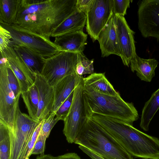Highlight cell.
Instances as JSON below:
<instances>
[{
  "label": "cell",
  "mask_w": 159,
  "mask_h": 159,
  "mask_svg": "<svg viewBox=\"0 0 159 159\" xmlns=\"http://www.w3.org/2000/svg\"><path fill=\"white\" fill-rule=\"evenodd\" d=\"M159 109V88L154 92L145 102L142 109L140 126L145 131H148L150 123Z\"/></svg>",
  "instance_id": "21"
},
{
  "label": "cell",
  "mask_w": 159,
  "mask_h": 159,
  "mask_svg": "<svg viewBox=\"0 0 159 159\" xmlns=\"http://www.w3.org/2000/svg\"><path fill=\"white\" fill-rule=\"evenodd\" d=\"M78 61L76 67V73L79 75L94 73V60H89L83 52L77 53Z\"/></svg>",
  "instance_id": "25"
},
{
  "label": "cell",
  "mask_w": 159,
  "mask_h": 159,
  "mask_svg": "<svg viewBox=\"0 0 159 159\" xmlns=\"http://www.w3.org/2000/svg\"><path fill=\"white\" fill-rule=\"evenodd\" d=\"M88 118L82 79L74 90L70 109L64 120L63 131L68 143H75L78 133Z\"/></svg>",
  "instance_id": "6"
},
{
  "label": "cell",
  "mask_w": 159,
  "mask_h": 159,
  "mask_svg": "<svg viewBox=\"0 0 159 159\" xmlns=\"http://www.w3.org/2000/svg\"><path fill=\"white\" fill-rule=\"evenodd\" d=\"M55 159H81V158L77 153L71 152L55 157Z\"/></svg>",
  "instance_id": "34"
},
{
  "label": "cell",
  "mask_w": 159,
  "mask_h": 159,
  "mask_svg": "<svg viewBox=\"0 0 159 159\" xmlns=\"http://www.w3.org/2000/svg\"><path fill=\"white\" fill-rule=\"evenodd\" d=\"M119 45L124 65L129 67L131 59L137 54L134 35L135 32L128 25L124 16L114 15Z\"/></svg>",
  "instance_id": "11"
},
{
  "label": "cell",
  "mask_w": 159,
  "mask_h": 159,
  "mask_svg": "<svg viewBox=\"0 0 159 159\" xmlns=\"http://www.w3.org/2000/svg\"><path fill=\"white\" fill-rule=\"evenodd\" d=\"M59 120L56 116V113L52 112L47 118L43 119L40 133L48 138L52 128Z\"/></svg>",
  "instance_id": "26"
},
{
  "label": "cell",
  "mask_w": 159,
  "mask_h": 159,
  "mask_svg": "<svg viewBox=\"0 0 159 159\" xmlns=\"http://www.w3.org/2000/svg\"><path fill=\"white\" fill-rule=\"evenodd\" d=\"M97 40L99 44L102 57L114 54L122 59L117 38L114 15L101 31Z\"/></svg>",
  "instance_id": "14"
},
{
  "label": "cell",
  "mask_w": 159,
  "mask_h": 159,
  "mask_svg": "<svg viewBox=\"0 0 159 159\" xmlns=\"http://www.w3.org/2000/svg\"><path fill=\"white\" fill-rule=\"evenodd\" d=\"M40 122L22 112L18 106L14 126L8 128L11 143L10 159H24L28 144Z\"/></svg>",
  "instance_id": "5"
},
{
  "label": "cell",
  "mask_w": 159,
  "mask_h": 159,
  "mask_svg": "<svg viewBox=\"0 0 159 159\" xmlns=\"http://www.w3.org/2000/svg\"><path fill=\"white\" fill-rule=\"evenodd\" d=\"M43 120V119L40 121L28 144L25 153L24 159H29L31 155V152L40 131Z\"/></svg>",
  "instance_id": "30"
},
{
  "label": "cell",
  "mask_w": 159,
  "mask_h": 159,
  "mask_svg": "<svg viewBox=\"0 0 159 159\" xmlns=\"http://www.w3.org/2000/svg\"><path fill=\"white\" fill-rule=\"evenodd\" d=\"M20 0H0V23L15 24Z\"/></svg>",
  "instance_id": "22"
},
{
  "label": "cell",
  "mask_w": 159,
  "mask_h": 159,
  "mask_svg": "<svg viewBox=\"0 0 159 159\" xmlns=\"http://www.w3.org/2000/svg\"><path fill=\"white\" fill-rule=\"evenodd\" d=\"M113 0H93L86 14V29L93 42L113 15Z\"/></svg>",
  "instance_id": "9"
},
{
  "label": "cell",
  "mask_w": 159,
  "mask_h": 159,
  "mask_svg": "<svg viewBox=\"0 0 159 159\" xmlns=\"http://www.w3.org/2000/svg\"><path fill=\"white\" fill-rule=\"evenodd\" d=\"M86 14L77 11L61 23L52 32L51 37L55 38L82 30L86 25Z\"/></svg>",
  "instance_id": "20"
},
{
  "label": "cell",
  "mask_w": 159,
  "mask_h": 159,
  "mask_svg": "<svg viewBox=\"0 0 159 159\" xmlns=\"http://www.w3.org/2000/svg\"><path fill=\"white\" fill-rule=\"evenodd\" d=\"M158 64L155 58L145 59L136 54L131 60L130 66L131 71L142 81L150 82L155 76V70Z\"/></svg>",
  "instance_id": "17"
},
{
  "label": "cell",
  "mask_w": 159,
  "mask_h": 159,
  "mask_svg": "<svg viewBox=\"0 0 159 159\" xmlns=\"http://www.w3.org/2000/svg\"><path fill=\"white\" fill-rule=\"evenodd\" d=\"M113 0V11L114 15L124 16L126 14L127 9L129 7V0Z\"/></svg>",
  "instance_id": "28"
},
{
  "label": "cell",
  "mask_w": 159,
  "mask_h": 159,
  "mask_svg": "<svg viewBox=\"0 0 159 159\" xmlns=\"http://www.w3.org/2000/svg\"><path fill=\"white\" fill-rule=\"evenodd\" d=\"M47 138L39 132L31 152V155L39 154L42 155L44 154L45 141Z\"/></svg>",
  "instance_id": "31"
},
{
  "label": "cell",
  "mask_w": 159,
  "mask_h": 159,
  "mask_svg": "<svg viewBox=\"0 0 159 159\" xmlns=\"http://www.w3.org/2000/svg\"><path fill=\"white\" fill-rule=\"evenodd\" d=\"M77 53L61 51L46 58L41 75L53 87L63 78L76 73Z\"/></svg>",
  "instance_id": "7"
},
{
  "label": "cell",
  "mask_w": 159,
  "mask_h": 159,
  "mask_svg": "<svg viewBox=\"0 0 159 159\" xmlns=\"http://www.w3.org/2000/svg\"><path fill=\"white\" fill-rule=\"evenodd\" d=\"M11 36L10 31L0 25V52L7 47L11 46Z\"/></svg>",
  "instance_id": "29"
},
{
  "label": "cell",
  "mask_w": 159,
  "mask_h": 159,
  "mask_svg": "<svg viewBox=\"0 0 159 159\" xmlns=\"http://www.w3.org/2000/svg\"><path fill=\"white\" fill-rule=\"evenodd\" d=\"M36 159H55V157L50 154H44L37 157Z\"/></svg>",
  "instance_id": "35"
},
{
  "label": "cell",
  "mask_w": 159,
  "mask_h": 159,
  "mask_svg": "<svg viewBox=\"0 0 159 159\" xmlns=\"http://www.w3.org/2000/svg\"><path fill=\"white\" fill-rule=\"evenodd\" d=\"M0 53L8 59L9 66L19 83L21 94L27 91L34 83V75L11 47H7Z\"/></svg>",
  "instance_id": "12"
},
{
  "label": "cell",
  "mask_w": 159,
  "mask_h": 159,
  "mask_svg": "<svg viewBox=\"0 0 159 159\" xmlns=\"http://www.w3.org/2000/svg\"><path fill=\"white\" fill-rule=\"evenodd\" d=\"M84 84L102 94L116 96L120 94L106 78L105 73H95L83 78Z\"/></svg>",
  "instance_id": "19"
},
{
  "label": "cell",
  "mask_w": 159,
  "mask_h": 159,
  "mask_svg": "<svg viewBox=\"0 0 159 159\" xmlns=\"http://www.w3.org/2000/svg\"><path fill=\"white\" fill-rule=\"evenodd\" d=\"M77 0H20L14 25L50 38L54 30L77 11Z\"/></svg>",
  "instance_id": "1"
},
{
  "label": "cell",
  "mask_w": 159,
  "mask_h": 159,
  "mask_svg": "<svg viewBox=\"0 0 159 159\" xmlns=\"http://www.w3.org/2000/svg\"><path fill=\"white\" fill-rule=\"evenodd\" d=\"M54 43L63 51L83 52L87 44V35L83 29L56 37Z\"/></svg>",
  "instance_id": "16"
},
{
  "label": "cell",
  "mask_w": 159,
  "mask_h": 159,
  "mask_svg": "<svg viewBox=\"0 0 159 159\" xmlns=\"http://www.w3.org/2000/svg\"><path fill=\"white\" fill-rule=\"evenodd\" d=\"M10 47L13 48L34 75H41L45 58L23 46L12 45Z\"/></svg>",
  "instance_id": "18"
},
{
  "label": "cell",
  "mask_w": 159,
  "mask_h": 159,
  "mask_svg": "<svg viewBox=\"0 0 159 159\" xmlns=\"http://www.w3.org/2000/svg\"><path fill=\"white\" fill-rule=\"evenodd\" d=\"M74 91L64 101L56 113V116L60 120L64 121L70 109L73 98Z\"/></svg>",
  "instance_id": "27"
},
{
  "label": "cell",
  "mask_w": 159,
  "mask_h": 159,
  "mask_svg": "<svg viewBox=\"0 0 159 159\" xmlns=\"http://www.w3.org/2000/svg\"><path fill=\"white\" fill-rule=\"evenodd\" d=\"M138 11V28L145 38L159 40V0H143Z\"/></svg>",
  "instance_id": "10"
},
{
  "label": "cell",
  "mask_w": 159,
  "mask_h": 159,
  "mask_svg": "<svg viewBox=\"0 0 159 159\" xmlns=\"http://www.w3.org/2000/svg\"><path fill=\"white\" fill-rule=\"evenodd\" d=\"M83 78L76 73L63 78L53 87L54 102L52 112L56 113Z\"/></svg>",
  "instance_id": "15"
},
{
  "label": "cell",
  "mask_w": 159,
  "mask_h": 159,
  "mask_svg": "<svg viewBox=\"0 0 159 159\" xmlns=\"http://www.w3.org/2000/svg\"><path fill=\"white\" fill-rule=\"evenodd\" d=\"M7 62L0 64V119L9 128L14 126L21 93L20 89L10 86L7 72Z\"/></svg>",
  "instance_id": "8"
},
{
  "label": "cell",
  "mask_w": 159,
  "mask_h": 159,
  "mask_svg": "<svg viewBox=\"0 0 159 159\" xmlns=\"http://www.w3.org/2000/svg\"><path fill=\"white\" fill-rule=\"evenodd\" d=\"M74 143L87 148L105 159H134L109 133L89 117Z\"/></svg>",
  "instance_id": "2"
},
{
  "label": "cell",
  "mask_w": 159,
  "mask_h": 159,
  "mask_svg": "<svg viewBox=\"0 0 159 159\" xmlns=\"http://www.w3.org/2000/svg\"><path fill=\"white\" fill-rule=\"evenodd\" d=\"M79 147L92 159H105L84 147L79 145Z\"/></svg>",
  "instance_id": "33"
},
{
  "label": "cell",
  "mask_w": 159,
  "mask_h": 159,
  "mask_svg": "<svg viewBox=\"0 0 159 159\" xmlns=\"http://www.w3.org/2000/svg\"><path fill=\"white\" fill-rule=\"evenodd\" d=\"M21 95L29 116L37 120L36 116L38 107L39 93L37 87L34 83L27 91Z\"/></svg>",
  "instance_id": "23"
},
{
  "label": "cell",
  "mask_w": 159,
  "mask_h": 159,
  "mask_svg": "<svg viewBox=\"0 0 159 159\" xmlns=\"http://www.w3.org/2000/svg\"><path fill=\"white\" fill-rule=\"evenodd\" d=\"M10 32L12 45L27 47L47 58L60 52L62 49L52 41L50 38L33 33L14 25L0 23Z\"/></svg>",
  "instance_id": "4"
},
{
  "label": "cell",
  "mask_w": 159,
  "mask_h": 159,
  "mask_svg": "<svg viewBox=\"0 0 159 159\" xmlns=\"http://www.w3.org/2000/svg\"><path fill=\"white\" fill-rule=\"evenodd\" d=\"M84 90L88 117L92 114H98L132 125L139 119L133 103L124 101L120 94L116 96L102 94L84 84Z\"/></svg>",
  "instance_id": "3"
},
{
  "label": "cell",
  "mask_w": 159,
  "mask_h": 159,
  "mask_svg": "<svg viewBox=\"0 0 159 159\" xmlns=\"http://www.w3.org/2000/svg\"><path fill=\"white\" fill-rule=\"evenodd\" d=\"M11 143L8 127L0 119V159H10Z\"/></svg>",
  "instance_id": "24"
},
{
  "label": "cell",
  "mask_w": 159,
  "mask_h": 159,
  "mask_svg": "<svg viewBox=\"0 0 159 159\" xmlns=\"http://www.w3.org/2000/svg\"><path fill=\"white\" fill-rule=\"evenodd\" d=\"M34 84L39 93L37 120L40 121L52 113L54 102L53 87L50 86L41 75H36Z\"/></svg>",
  "instance_id": "13"
},
{
  "label": "cell",
  "mask_w": 159,
  "mask_h": 159,
  "mask_svg": "<svg viewBox=\"0 0 159 159\" xmlns=\"http://www.w3.org/2000/svg\"><path fill=\"white\" fill-rule=\"evenodd\" d=\"M93 0H77L76 7L78 11L85 14Z\"/></svg>",
  "instance_id": "32"
}]
</instances>
